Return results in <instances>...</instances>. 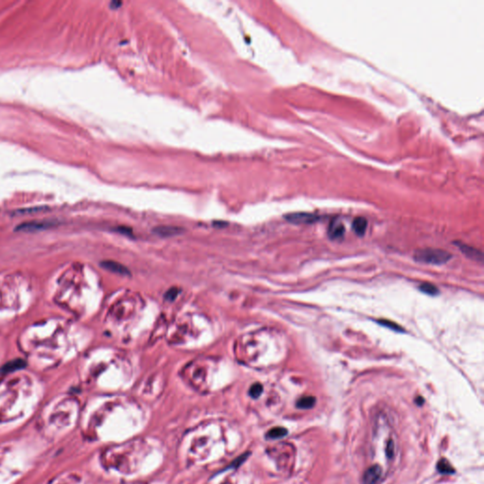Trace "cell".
<instances>
[{"label":"cell","instance_id":"cell-1","mask_svg":"<svg viewBox=\"0 0 484 484\" xmlns=\"http://www.w3.org/2000/svg\"><path fill=\"white\" fill-rule=\"evenodd\" d=\"M414 260L429 265H443L452 258V255L442 249H420L414 253Z\"/></svg>","mask_w":484,"mask_h":484},{"label":"cell","instance_id":"cell-11","mask_svg":"<svg viewBox=\"0 0 484 484\" xmlns=\"http://www.w3.org/2000/svg\"><path fill=\"white\" fill-rule=\"evenodd\" d=\"M179 228L173 226H161L154 229V232L160 236H169L179 234Z\"/></svg>","mask_w":484,"mask_h":484},{"label":"cell","instance_id":"cell-2","mask_svg":"<svg viewBox=\"0 0 484 484\" xmlns=\"http://www.w3.org/2000/svg\"><path fill=\"white\" fill-rule=\"evenodd\" d=\"M285 219L288 221V223H293V224H311L319 221V217L311 213H306V212H297V213H290L285 216Z\"/></svg>","mask_w":484,"mask_h":484},{"label":"cell","instance_id":"cell-12","mask_svg":"<svg viewBox=\"0 0 484 484\" xmlns=\"http://www.w3.org/2000/svg\"><path fill=\"white\" fill-rule=\"evenodd\" d=\"M316 404V398L314 396H305L301 397L297 401V408L302 409H308L314 407Z\"/></svg>","mask_w":484,"mask_h":484},{"label":"cell","instance_id":"cell-13","mask_svg":"<svg viewBox=\"0 0 484 484\" xmlns=\"http://www.w3.org/2000/svg\"><path fill=\"white\" fill-rule=\"evenodd\" d=\"M419 289L421 292H423L427 295H430V296H436L439 294V289L437 288V287L434 286L433 284H430V283L422 284L419 287Z\"/></svg>","mask_w":484,"mask_h":484},{"label":"cell","instance_id":"cell-17","mask_svg":"<svg viewBox=\"0 0 484 484\" xmlns=\"http://www.w3.org/2000/svg\"><path fill=\"white\" fill-rule=\"evenodd\" d=\"M43 210H47V207H33V208H28V209L24 210H19L17 211V213L19 214H28V213H36V212H39V211H43Z\"/></svg>","mask_w":484,"mask_h":484},{"label":"cell","instance_id":"cell-8","mask_svg":"<svg viewBox=\"0 0 484 484\" xmlns=\"http://www.w3.org/2000/svg\"><path fill=\"white\" fill-rule=\"evenodd\" d=\"M26 365V362L22 359V358H17V359H13L12 361H9L8 363L4 364L0 372L1 374H10V373H13L15 371H18V370H21L23 368H25Z\"/></svg>","mask_w":484,"mask_h":484},{"label":"cell","instance_id":"cell-4","mask_svg":"<svg viewBox=\"0 0 484 484\" xmlns=\"http://www.w3.org/2000/svg\"><path fill=\"white\" fill-rule=\"evenodd\" d=\"M54 225L52 222H30L19 225L16 230L17 231H22V232H34V231H39V230H45Z\"/></svg>","mask_w":484,"mask_h":484},{"label":"cell","instance_id":"cell-16","mask_svg":"<svg viewBox=\"0 0 484 484\" xmlns=\"http://www.w3.org/2000/svg\"><path fill=\"white\" fill-rule=\"evenodd\" d=\"M262 390H263V388L259 383L254 384L250 389V395L254 398H257L261 394Z\"/></svg>","mask_w":484,"mask_h":484},{"label":"cell","instance_id":"cell-14","mask_svg":"<svg viewBox=\"0 0 484 484\" xmlns=\"http://www.w3.org/2000/svg\"><path fill=\"white\" fill-rule=\"evenodd\" d=\"M377 323L380 324L381 327H387V328H389V329H391L393 331H395V332H405V330H404L403 327H400L396 323L392 322V321H389V320H378Z\"/></svg>","mask_w":484,"mask_h":484},{"label":"cell","instance_id":"cell-6","mask_svg":"<svg viewBox=\"0 0 484 484\" xmlns=\"http://www.w3.org/2000/svg\"><path fill=\"white\" fill-rule=\"evenodd\" d=\"M102 266L104 268L105 270L110 271V272L115 273V274H118V275H126L130 274L128 269L124 265H122L118 262L107 260V261L102 262Z\"/></svg>","mask_w":484,"mask_h":484},{"label":"cell","instance_id":"cell-18","mask_svg":"<svg viewBox=\"0 0 484 484\" xmlns=\"http://www.w3.org/2000/svg\"><path fill=\"white\" fill-rule=\"evenodd\" d=\"M177 291H178V290H177L176 288H171V289H170V290L168 291V293L166 294V298H167V300H171V301H172V300H174V299H175V297H176V296H177V294H178V292H177Z\"/></svg>","mask_w":484,"mask_h":484},{"label":"cell","instance_id":"cell-5","mask_svg":"<svg viewBox=\"0 0 484 484\" xmlns=\"http://www.w3.org/2000/svg\"><path fill=\"white\" fill-rule=\"evenodd\" d=\"M455 244L459 249V251L464 255H466L468 258H470V259L474 260V261L481 262V263H483V261H484V255H483V253L481 251L473 248L471 246L465 245L463 243H460V242H455Z\"/></svg>","mask_w":484,"mask_h":484},{"label":"cell","instance_id":"cell-19","mask_svg":"<svg viewBox=\"0 0 484 484\" xmlns=\"http://www.w3.org/2000/svg\"><path fill=\"white\" fill-rule=\"evenodd\" d=\"M387 454H388V456H389L390 458H391V457H393V454H394V447H393V443H392V442H390V443L388 444V446H387Z\"/></svg>","mask_w":484,"mask_h":484},{"label":"cell","instance_id":"cell-20","mask_svg":"<svg viewBox=\"0 0 484 484\" xmlns=\"http://www.w3.org/2000/svg\"><path fill=\"white\" fill-rule=\"evenodd\" d=\"M416 403H419V405H422L424 403V399L422 397H419L417 401H416Z\"/></svg>","mask_w":484,"mask_h":484},{"label":"cell","instance_id":"cell-10","mask_svg":"<svg viewBox=\"0 0 484 484\" xmlns=\"http://www.w3.org/2000/svg\"><path fill=\"white\" fill-rule=\"evenodd\" d=\"M437 470L444 475H451V474L455 473L454 468L451 466V464L448 462V460L445 459H442L438 461Z\"/></svg>","mask_w":484,"mask_h":484},{"label":"cell","instance_id":"cell-3","mask_svg":"<svg viewBox=\"0 0 484 484\" xmlns=\"http://www.w3.org/2000/svg\"><path fill=\"white\" fill-rule=\"evenodd\" d=\"M382 478V469L379 464L370 466L362 476V484H379Z\"/></svg>","mask_w":484,"mask_h":484},{"label":"cell","instance_id":"cell-9","mask_svg":"<svg viewBox=\"0 0 484 484\" xmlns=\"http://www.w3.org/2000/svg\"><path fill=\"white\" fill-rule=\"evenodd\" d=\"M354 232L358 236H363L366 233L367 227H368V222L365 218L358 217L354 220L353 224Z\"/></svg>","mask_w":484,"mask_h":484},{"label":"cell","instance_id":"cell-7","mask_svg":"<svg viewBox=\"0 0 484 484\" xmlns=\"http://www.w3.org/2000/svg\"><path fill=\"white\" fill-rule=\"evenodd\" d=\"M344 233H345L344 225L340 223V222L334 221V222H332L331 224L329 225V228H328V236L331 239H333V240L340 239L342 236H344Z\"/></svg>","mask_w":484,"mask_h":484},{"label":"cell","instance_id":"cell-15","mask_svg":"<svg viewBox=\"0 0 484 484\" xmlns=\"http://www.w3.org/2000/svg\"><path fill=\"white\" fill-rule=\"evenodd\" d=\"M288 434V431L284 428H275L268 433V437L271 439H280Z\"/></svg>","mask_w":484,"mask_h":484}]
</instances>
